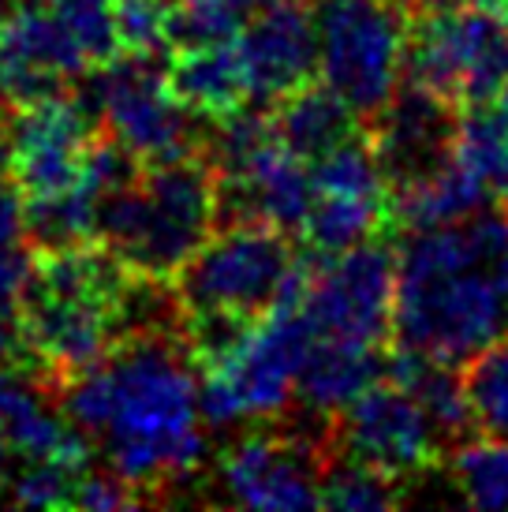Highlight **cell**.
I'll list each match as a JSON object with an SVG mask.
<instances>
[{
  "label": "cell",
  "mask_w": 508,
  "mask_h": 512,
  "mask_svg": "<svg viewBox=\"0 0 508 512\" xmlns=\"http://www.w3.org/2000/svg\"><path fill=\"white\" fill-rule=\"evenodd\" d=\"M57 393L64 415L146 498L195 471L206 453L198 382L176 318L131 326L109 356Z\"/></svg>",
  "instance_id": "1"
},
{
  "label": "cell",
  "mask_w": 508,
  "mask_h": 512,
  "mask_svg": "<svg viewBox=\"0 0 508 512\" xmlns=\"http://www.w3.org/2000/svg\"><path fill=\"white\" fill-rule=\"evenodd\" d=\"M508 333V214L404 232L396 243L393 344L464 367Z\"/></svg>",
  "instance_id": "2"
},
{
  "label": "cell",
  "mask_w": 508,
  "mask_h": 512,
  "mask_svg": "<svg viewBox=\"0 0 508 512\" xmlns=\"http://www.w3.org/2000/svg\"><path fill=\"white\" fill-rule=\"evenodd\" d=\"M139 281L98 240L34 247L12 322L27 374L45 393H57L109 356L127 333Z\"/></svg>",
  "instance_id": "3"
},
{
  "label": "cell",
  "mask_w": 508,
  "mask_h": 512,
  "mask_svg": "<svg viewBox=\"0 0 508 512\" xmlns=\"http://www.w3.org/2000/svg\"><path fill=\"white\" fill-rule=\"evenodd\" d=\"M303 255L288 232L262 221H228L172 277L176 322L202 367L266 318L296 285Z\"/></svg>",
  "instance_id": "4"
},
{
  "label": "cell",
  "mask_w": 508,
  "mask_h": 512,
  "mask_svg": "<svg viewBox=\"0 0 508 512\" xmlns=\"http://www.w3.org/2000/svg\"><path fill=\"white\" fill-rule=\"evenodd\" d=\"M221 221V187L210 146L150 161L131 180L101 195L98 243L142 281L172 285L187 258Z\"/></svg>",
  "instance_id": "5"
},
{
  "label": "cell",
  "mask_w": 508,
  "mask_h": 512,
  "mask_svg": "<svg viewBox=\"0 0 508 512\" xmlns=\"http://www.w3.org/2000/svg\"><path fill=\"white\" fill-rule=\"evenodd\" d=\"M303 285L258 318L221 356L198 367V412L213 427H232L243 419H273L296 397L303 356L314 341L311 318L303 314Z\"/></svg>",
  "instance_id": "6"
},
{
  "label": "cell",
  "mask_w": 508,
  "mask_h": 512,
  "mask_svg": "<svg viewBox=\"0 0 508 512\" xmlns=\"http://www.w3.org/2000/svg\"><path fill=\"white\" fill-rule=\"evenodd\" d=\"M404 79L452 101L460 113L490 109L508 83V23L494 0L415 8Z\"/></svg>",
  "instance_id": "7"
},
{
  "label": "cell",
  "mask_w": 508,
  "mask_h": 512,
  "mask_svg": "<svg viewBox=\"0 0 508 512\" xmlns=\"http://www.w3.org/2000/svg\"><path fill=\"white\" fill-rule=\"evenodd\" d=\"M318 72L370 124L404 79L408 0H314Z\"/></svg>",
  "instance_id": "8"
},
{
  "label": "cell",
  "mask_w": 508,
  "mask_h": 512,
  "mask_svg": "<svg viewBox=\"0 0 508 512\" xmlns=\"http://www.w3.org/2000/svg\"><path fill=\"white\" fill-rule=\"evenodd\" d=\"M299 303L311 318L314 337L393 348V236H374L337 255L307 251V285Z\"/></svg>",
  "instance_id": "9"
},
{
  "label": "cell",
  "mask_w": 508,
  "mask_h": 512,
  "mask_svg": "<svg viewBox=\"0 0 508 512\" xmlns=\"http://www.w3.org/2000/svg\"><path fill=\"white\" fill-rule=\"evenodd\" d=\"M325 441L333 456L370 464L404 483L445 468L452 449L430 412L393 378L374 382L348 408L329 415Z\"/></svg>",
  "instance_id": "10"
},
{
  "label": "cell",
  "mask_w": 508,
  "mask_h": 512,
  "mask_svg": "<svg viewBox=\"0 0 508 512\" xmlns=\"http://www.w3.org/2000/svg\"><path fill=\"white\" fill-rule=\"evenodd\" d=\"M98 135V113H90L68 90L8 101L4 165L15 195L23 202H45L71 191L83 180Z\"/></svg>",
  "instance_id": "11"
},
{
  "label": "cell",
  "mask_w": 508,
  "mask_h": 512,
  "mask_svg": "<svg viewBox=\"0 0 508 512\" xmlns=\"http://www.w3.org/2000/svg\"><path fill=\"white\" fill-rule=\"evenodd\" d=\"M90 101L101 128L116 143H124L142 165L169 161L206 146L195 131L198 116L180 105L165 79V68L157 72L150 60L113 57L109 64L94 68Z\"/></svg>",
  "instance_id": "12"
},
{
  "label": "cell",
  "mask_w": 508,
  "mask_h": 512,
  "mask_svg": "<svg viewBox=\"0 0 508 512\" xmlns=\"http://www.w3.org/2000/svg\"><path fill=\"white\" fill-rule=\"evenodd\" d=\"M329 468V441L254 430L228 445L217 460V475L228 498L243 509H322V479Z\"/></svg>",
  "instance_id": "13"
},
{
  "label": "cell",
  "mask_w": 508,
  "mask_h": 512,
  "mask_svg": "<svg viewBox=\"0 0 508 512\" xmlns=\"http://www.w3.org/2000/svg\"><path fill=\"white\" fill-rule=\"evenodd\" d=\"M86 72L90 60L45 0L0 12V83L8 101L60 94Z\"/></svg>",
  "instance_id": "14"
},
{
  "label": "cell",
  "mask_w": 508,
  "mask_h": 512,
  "mask_svg": "<svg viewBox=\"0 0 508 512\" xmlns=\"http://www.w3.org/2000/svg\"><path fill=\"white\" fill-rule=\"evenodd\" d=\"M251 101L262 109L288 90L318 79V30L314 0H273L254 12L236 34Z\"/></svg>",
  "instance_id": "15"
},
{
  "label": "cell",
  "mask_w": 508,
  "mask_h": 512,
  "mask_svg": "<svg viewBox=\"0 0 508 512\" xmlns=\"http://www.w3.org/2000/svg\"><path fill=\"white\" fill-rule=\"evenodd\" d=\"M165 79L180 105L210 124H221L251 105V83L236 38L176 45L165 64Z\"/></svg>",
  "instance_id": "16"
},
{
  "label": "cell",
  "mask_w": 508,
  "mask_h": 512,
  "mask_svg": "<svg viewBox=\"0 0 508 512\" xmlns=\"http://www.w3.org/2000/svg\"><path fill=\"white\" fill-rule=\"evenodd\" d=\"M389 352L393 348L314 337L296 378L299 404L314 415H325V419L337 415L363 389H370V385L389 374Z\"/></svg>",
  "instance_id": "17"
},
{
  "label": "cell",
  "mask_w": 508,
  "mask_h": 512,
  "mask_svg": "<svg viewBox=\"0 0 508 512\" xmlns=\"http://www.w3.org/2000/svg\"><path fill=\"white\" fill-rule=\"evenodd\" d=\"M266 116L273 135L307 165H314L318 157L337 150L340 143H348L352 135L367 128L352 105L340 98L333 86L318 83V79L296 86L273 105H266Z\"/></svg>",
  "instance_id": "18"
},
{
  "label": "cell",
  "mask_w": 508,
  "mask_h": 512,
  "mask_svg": "<svg viewBox=\"0 0 508 512\" xmlns=\"http://www.w3.org/2000/svg\"><path fill=\"white\" fill-rule=\"evenodd\" d=\"M490 206V191L475 172L467 169L460 157L452 154L438 169L415 176L408 184L389 187V221L393 236L419 232V228H438L464 221Z\"/></svg>",
  "instance_id": "19"
},
{
  "label": "cell",
  "mask_w": 508,
  "mask_h": 512,
  "mask_svg": "<svg viewBox=\"0 0 508 512\" xmlns=\"http://www.w3.org/2000/svg\"><path fill=\"white\" fill-rule=\"evenodd\" d=\"M374 236H393L389 202L314 191L311 214L303 221L299 240L307 243L311 251H318V255H337V251H348V247L374 240Z\"/></svg>",
  "instance_id": "20"
},
{
  "label": "cell",
  "mask_w": 508,
  "mask_h": 512,
  "mask_svg": "<svg viewBox=\"0 0 508 512\" xmlns=\"http://www.w3.org/2000/svg\"><path fill=\"white\" fill-rule=\"evenodd\" d=\"M452 486L471 509H508V441L494 434H467L449 449Z\"/></svg>",
  "instance_id": "21"
},
{
  "label": "cell",
  "mask_w": 508,
  "mask_h": 512,
  "mask_svg": "<svg viewBox=\"0 0 508 512\" xmlns=\"http://www.w3.org/2000/svg\"><path fill=\"white\" fill-rule=\"evenodd\" d=\"M452 154L486 184L497 210L508 214V116L497 105L464 113Z\"/></svg>",
  "instance_id": "22"
},
{
  "label": "cell",
  "mask_w": 508,
  "mask_h": 512,
  "mask_svg": "<svg viewBox=\"0 0 508 512\" xmlns=\"http://www.w3.org/2000/svg\"><path fill=\"white\" fill-rule=\"evenodd\" d=\"M404 479H393L385 471L329 453V468L322 479V509L363 512V509H396L408 501Z\"/></svg>",
  "instance_id": "23"
},
{
  "label": "cell",
  "mask_w": 508,
  "mask_h": 512,
  "mask_svg": "<svg viewBox=\"0 0 508 512\" xmlns=\"http://www.w3.org/2000/svg\"><path fill=\"white\" fill-rule=\"evenodd\" d=\"M460 378L475 427L508 441V333L482 348L475 359H467Z\"/></svg>",
  "instance_id": "24"
},
{
  "label": "cell",
  "mask_w": 508,
  "mask_h": 512,
  "mask_svg": "<svg viewBox=\"0 0 508 512\" xmlns=\"http://www.w3.org/2000/svg\"><path fill=\"white\" fill-rule=\"evenodd\" d=\"M116 53L154 60L172 53L176 42V4L172 0H113Z\"/></svg>",
  "instance_id": "25"
},
{
  "label": "cell",
  "mask_w": 508,
  "mask_h": 512,
  "mask_svg": "<svg viewBox=\"0 0 508 512\" xmlns=\"http://www.w3.org/2000/svg\"><path fill=\"white\" fill-rule=\"evenodd\" d=\"M30 266H34V247L23 217V199L15 195L12 184H0V314L4 318H15Z\"/></svg>",
  "instance_id": "26"
},
{
  "label": "cell",
  "mask_w": 508,
  "mask_h": 512,
  "mask_svg": "<svg viewBox=\"0 0 508 512\" xmlns=\"http://www.w3.org/2000/svg\"><path fill=\"white\" fill-rule=\"evenodd\" d=\"M86 471L90 464L75 460H23L8 475V498L23 509H75Z\"/></svg>",
  "instance_id": "27"
},
{
  "label": "cell",
  "mask_w": 508,
  "mask_h": 512,
  "mask_svg": "<svg viewBox=\"0 0 508 512\" xmlns=\"http://www.w3.org/2000/svg\"><path fill=\"white\" fill-rule=\"evenodd\" d=\"M45 4L60 15V23L83 49V57L90 60V72L120 57L113 30V0H45Z\"/></svg>",
  "instance_id": "28"
},
{
  "label": "cell",
  "mask_w": 508,
  "mask_h": 512,
  "mask_svg": "<svg viewBox=\"0 0 508 512\" xmlns=\"http://www.w3.org/2000/svg\"><path fill=\"white\" fill-rule=\"evenodd\" d=\"M146 494H142L135 483H127L124 475L109 471H86L83 483H79V494H75V509H139L146 505Z\"/></svg>",
  "instance_id": "29"
},
{
  "label": "cell",
  "mask_w": 508,
  "mask_h": 512,
  "mask_svg": "<svg viewBox=\"0 0 508 512\" xmlns=\"http://www.w3.org/2000/svg\"><path fill=\"white\" fill-rule=\"evenodd\" d=\"M12 318L0 314V367H15L27 374V359H23V348H19V333L8 329Z\"/></svg>",
  "instance_id": "30"
},
{
  "label": "cell",
  "mask_w": 508,
  "mask_h": 512,
  "mask_svg": "<svg viewBox=\"0 0 508 512\" xmlns=\"http://www.w3.org/2000/svg\"><path fill=\"white\" fill-rule=\"evenodd\" d=\"M494 8H497V12H501V19H505V23H508V0H494Z\"/></svg>",
  "instance_id": "31"
},
{
  "label": "cell",
  "mask_w": 508,
  "mask_h": 512,
  "mask_svg": "<svg viewBox=\"0 0 508 512\" xmlns=\"http://www.w3.org/2000/svg\"><path fill=\"white\" fill-rule=\"evenodd\" d=\"M258 4H273V0H258Z\"/></svg>",
  "instance_id": "32"
},
{
  "label": "cell",
  "mask_w": 508,
  "mask_h": 512,
  "mask_svg": "<svg viewBox=\"0 0 508 512\" xmlns=\"http://www.w3.org/2000/svg\"><path fill=\"white\" fill-rule=\"evenodd\" d=\"M0 453H4V449H0Z\"/></svg>",
  "instance_id": "33"
}]
</instances>
